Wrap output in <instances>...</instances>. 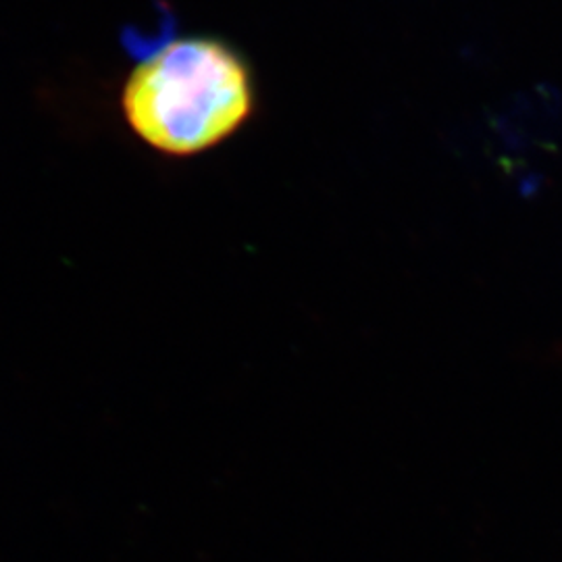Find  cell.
<instances>
[{
    "mask_svg": "<svg viewBox=\"0 0 562 562\" xmlns=\"http://www.w3.org/2000/svg\"><path fill=\"white\" fill-rule=\"evenodd\" d=\"M134 67L121 92L130 130L165 157L213 150L250 120L255 81L240 53L211 36L127 34Z\"/></svg>",
    "mask_w": 562,
    "mask_h": 562,
    "instance_id": "cell-1",
    "label": "cell"
}]
</instances>
